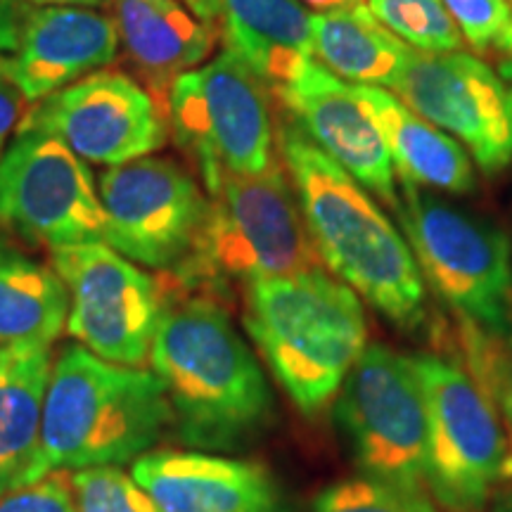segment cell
<instances>
[{"instance_id": "obj_1", "label": "cell", "mask_w": 512, "mask_h": 512, "mask_svg": "<svg viewBox=\"0 0 512 512\" xmlns=\"http://www.w3.org/2000/svg\"><path fill=\"white\" fill-rule=\"evenodd\" d=\"M150 363L183 444L238 451L271 425L275 403L264 370L214 294L164 285Z\"/></svg>"}, {"instance_id": "obj_2", "label": "cell", "mask_w": 512, "mask_h": 512, "mask_svg": "<svg viewBox=\"0 0 512 512\" xmlns=\"http://www.w3.org/2000/svg\"><path fill=\"white\" fill-rule=\"evenodd\" d=\"M278 150L320 261L389 323L418 332L427 320V287L408 240L294 121L278 126Z\"/></svg>"}, {"instance_id": "obj_3", "label": "cell", "mask_w": 512, "mask_h": 512, "mask_svg": "<svg viewBox=\"0 0 512 512\" xmlns=\"http://www.w3.org/2000/svg\"><path fill=\"white\" fill-rule=\"evenodd\" d=\"M245 328L306 418H316L337 399L368 349L361 297L320 266L247 285Z\"/></svg>"}, {"instance_id": "obj_4", "label": "cell", "mask_w": 512, "mask_h": 512, "mask_svg": "<svg viewBox=\"0 0 512 512\" xmlns=\"http://www.w3.org/2000/svg\"><path fill=\"white\" fill-rule=\"evenodd\" d=\"M169 425V399L155 370L119 366L72 344L50 370L38 479L133 463Z\"/></svg>"}, {"instance_id": "obj_5", "label": "cell", "mask_w": 512, "mask_h": 512, "mask_svg": "<svg viewBox=\"0 0 512 512\" xmlns=\"http://www.w3.org/2000/svg\"><path fill=\"white\" fill-rule=\"evenodd\" d=\"M209 197L195 247L169 271L174 287L211 294L320 266L283 162L261 176L226 174Z\"/></svg>"}, {"instance_id": "obj_6", "label": "cell", "mask_w": 512, "mask_h": 512, "mask_svg": "<svg viewBox=\"0 0 512 512\" xmlns=\"http://www.w3.org/2000/svg\"><path fill=\"white\" fill-rule=\"evenodd\" d=\"M166 114L171 136L209 195L226 174L261 176L280 164L266 83L228 48L171 83Z\"/></svg>"}, {"instance_id": "obj_7", "label": "cell", "mask_w": 512, "mask_h": 512, "mask_svg": "<svg viewBox=\"0 0 512 512\" xmlns=\"http://www.w3.org/2000/svg\"><path fill=\"white\" fill-rule=\"evenodd\" d=\"M399 185V221L425 278L460 320L491 335L510 323L512 252L501 228L411 181Z\"/></svg>"}, {"instance_id": "obj_8", "label": "cell", "mask_w": 512, "mask_h": 512, "mask_svg": "<svg viewBox=\"0 0 512 512\" xmlns=\"http://www.w3.org/2000/svg\"><path fill=\"white\" fill-rule=\"evenodd\" d=\"M425 394V486L446 512H484L512 479L510 441L494 399L458 361L413 356Z\"/></svg>"}, {"instance_id": "obj_9", "label": "cell", "mask_w": 512, "mask_h": 512, "mask_svg": "<svg viewBox=\"0 0 512 512\" xmlns=\"http://www.w3.org/2000/svg\"><path fill=\"white\" fill-rule=\"evenodd\" d=\"M335 420L363 475L427 489V411L413 356L368 344L339 389Z\"/></svg>"}, {"instance_id": "obj_10", "label": "cell", "mask_w": 512, "mask_h": 512, "mask_svg": "<svg viewBox=\"0 0 512 512\" xmlns=\"http://www.w3.org/2000/svg\"><path fill=\"white\" fill-rule=\"evenodd\" d=\"M0 226L50 249L107 245V216L91 169L43 131H17L0 159Z\"/></svg>"}, {"instance_id": "obj_11", "label": "cell", "mask_w": 512, "mask_h": 512, "mask_svg": "<svg viewBox=\"0 0 512 512\" xmlns=\"http://www.w3.org/2000/svg\"><path fill=\"white\" fill-rule=\"evenodd\" d=\"M53 266L69 292V335L105 361L143 366L164 309V285L105 242L53 249Z\"/></svg>"}, {"instance_id": "obj_12", "label": "cell", "mask_w": 512, "mask_h": 512, "mask_svg": "<svg viewBox=\"0 0 512 512\" xmlns=\"http://www.w3.org/2000/svg\"><path fill=\"white\" fill-rule=\"evenodd\" d=\"M107 245L133 264L176 271L200 235L209 200L181 164L143 157L110 166L98 181Z\"/></svg>"}, {"instance_id": "obj_13", "label": "cell", "mask_w": 512, "mask_h": 512, "mask_svg": "<svg viewBox=\"0 0 512 512\" xmlns=\"http://www.w3.org/2000/svg\"><path fill=\"white\" fill-rule=\"evenodd\" d=\"M17 131L57 136L83 162L121 166L150 157L169 140V117L131 76L95 72L36 102Z\"/></svg>"}, {"instance_id": "obj_14", "label": "cell", "mask_w": 512, "mask_h": 512, "mask_svg": "<svg viewBox=\"0 0 512 512\" xmlns=\"http://www.w3.org/2000/svg\"><path fill=\"white\" fill-rule=\"evenodd\" d=\"M394 91L458 138L484 174L512 164V86L479 57L411 50Z\"/></svg>"}, {"instance_id": "obj_15", "label": "cell", "mask_w": 512, "mask_h": 512, "mask_svg": "<svg viewBox=\"0 0 512 512\" xmlns=\"http://www.w3.org/2000/svg\"><path fill=\"white\" fill-rule=\"evenodd\" d=\"M294 124L347 174L389 209H399L396 169L387 145L351 83H344L316 60L294 81L273 91Z\"/></svg>"}, {"instance_id": "obj_16", "label": "cell", "mask_w": 512, "mask_h": 512, "mask_svg": "<svg viewBox=\"0 0 512 512\" xmlns=\"http://www.w3.org/2000/svg\"><path fill=\"white\" fill-rule=\"evenodd\" d=\"M131 475L162 512H287L271 472L204 451H150Z\"/></svg>"}, {"instance_id": "obj_17", "label": "cell", "mask_w": 512, "mask_h": 512, "mask_svg": "<svg viewBox=\"0 0 512 512\" xmlns=\"http://www.w3.org/2000/svg\"><path fill=\"white\" fill-rule=\"evenodd\" d=\"M117 53V24L102 12L74 5L29 8L12 69L29 107H34L69 83L112 64Z\"/></svg>"}, {"instance_id": "obj_18", "label": "cell", "mask_w": 512, "mask_h": 512, "mask_svg": "<svg viewBox=\"0 0 512 512\" xmlns=\"http://www.w3.org/2000/svg\"><path fill=\"white\" fill-rule=\"evenodd\" d=\"M110 5L128 62L166 110L171 83L207 60L219 31L192 17L178 0H110Z\"/></svg>"}, {"instance_id": "obj_19", "label": "cell", "mask_w": 512, "mask_h": 512, "mask_svg": "<svg viewBox=\"0 0 512 512\" xmlns=\"http://www.w3.org/2000/svg\"><path fill=\"white\" fill-rule=\"evenodd\" d=\"M351 88L380 131L399 178L448 195L477 190L475 164L456 138L439 131L387 88L361 83H351Z\"/></svg>"}, {"instance_id": "obj_20", "label": "cell", "mask_w": 512, "mask_h": 512, "mask_svg": "<svg viewBox=\"0 0 512 512\" xmlns=\"http://www.w3.org/2000/svg\"><path fill=\"white\" fill-rule=\"evenodd\" d=\"M50 344L0 347V496L38 482Z\"/></svg>"}, {"instance_id": "obj_21", "label": "cell", "mask_w": 512, "mask_h": 512, "mask_svg": "<svg viewBox=\"0 0 512 512\" xmlns=\"http://www.w3.org/2000/svg\"><path fill=\"white\" fill-rule=\"evenodd\" d=\"M311 17L299 0H226L221 27L230 53L278 91L313 62Z\"/></svg>"}, {"instance_id": "obj_22", "label": "cell", "mask_w": 512, "mask_h": 512, "mask_svg": "<svg viewBox=\"0 0 512 512\" xmlns=\"http://www.w3.org/2000/svg\"><path fill=\"white\" fill-rule=\"evenodd\" d=\"M313 57L328 72L361 86L392 88L411 57V46L377 22L368 5L351 3L311 17Z\"/></svg>"}, {"instance_id": "obj_23", "label": "cell", "mask_w": 512, "mask_h": 512, "mask_svg": "<svg viewBox=\"0 0 512 512\" xmlns=\"http://www.w3.org/2000/svg\"><path fill=\"white\" fill-rule=\"evenodd\" d=\"M67 316L60 273L0 235V347L53 344L67 330Z\"/></svg>"}, {"instance_id": "obj_24", "label": "cell", "mask_w": 512, "mask_h": 512, "mask_svg": "<svg viewBox=\"0 0 512 512\" xmlns=\"http://www.w3.org/2000/svg\"><path fill=\"white\" fill-rule=\"evenodd\" d=\"M377 22L420 53H458L463 36L441 0H366Z\"/></svg>"}, {"instance_id": "obj_25", "label": "cell", "mask_w": 512, "mask_h": 512, "mask_svg": "<svg viewBox=\"0 0 512 512\" xmlns=\"http://www.w3.org/2000/svg\"><path fill=\"white\" fill-rule=\"evenodd\" d=\"M311 512H439L427 489L356 475L325 486Z\"/></svg>"}, {"instance_id": "obj_26", "label": "cell", "mask_w": 512, "mask_h": 512, "mask_svg": "<svg viewBox=\"0 0 512 512\" xmlns=\"http://www.w3.org/2000/svg\"><path fill=\"white\" fill-rule=\"evenodd\" d=\"M76 512H162L121 465L88 467L72 475Z\"/></svg>"}, {"instance_id": "obj_27", "label": "cell", "mask_w": 512, "mask_h": 512, "mask_svg": "<svg viewBox=\"0 0 512 512\" xmlns=\"http://www.w3.org/2000/svg\"><path fill=\"white\" fill-rule=\"evenodd\" d=\"M453 22L472 50L486 53L496 43L512 8L508 0H441Z\"/></svg>"}, {"instance_id": "obj_28", "label": "cell", "mask_w": 512, "mask_h": 512, "mask_svg": "<svg viewBox=\"0 0 512 512\" xmlns=\"http://www.w3.org/2000/svg\"><path fill=\"white\" fill-rule=\"evenodd\" d=\"M0 512H76L74 484L67 472H50L38 482L0 496Z\"/></svg>"}, {"instance_id": "obj_29", "label": "cell", "mask_w": 512, "mask_h": 512, "mask_svg": "<svg viewBox=\"0 0 512 512\" xmlns=\"http://www.w3.org/2000/svg\"><path fill=\"white\" fill-rule=\"evenodd\" d=\"M482 389L496 403L498 413L505 425V434L510 441V458H512V335L505 342L498 344L494 361H491L489 373H486Z\"/></svg>"}, {"instance_id": "obj_30", "label": "cell", "mask_w": 512, "mask_h": 512, "mask_svg": "<svg viewBox=\"0 0 512 512\" xmlns=\"http://www.w3.org/2000/svg\"><path fill=\"white\" fill-rule=\"evenodd\" d=\"M24 110H29V102L15 79L12 57L0 53V159L5 155V145L12 131L27 114Z\"/></svg>"}, {"instance_id": "obj_31", "label": "cell", "mask_w": 512, "mask_h": 512, "mask_svg": "<svg viewBox=\"0 0 512 512\" xmlns=\"http://www.w3.org/2000/svg\"><path fill=\"white\" fill-rule=\"evenodd\" d=\"M29 5L0 0V53H17Z\"/></svg>"}, {"instance_id": "obj_32", "label": "cell", "mask_w": 512, "mask_h": 512, "mask_svg": "<svg viewBox=\"0 0 512 512\" xmlns=\"http://www.w3.org/2000/svg\"><path fill=\"white\" fill-rule=\"evenodd\" d=\"M192 17L200 19L202 24H207L209 29L219 31L223 24V8H226V0H178Z\"/></svg>"}, {"instance_id": "obj_33", "label": "cell", "mask_w": 512, "mask_h": 512, "mask_svg": "<svg viewBox=\"0 0 512 512\" xmlns=\"http://www.w3.org/2000/svg\"><path fill=\"white\" fill-rule=\"evenodd\" d=\"M494 48L498 53V74L508 83H512V17L508 19L501 34H498Z\"/></svg>"}, {"instance_id": "obj_34", "label": "cell", "mask_w": 512, "mask_h": 512, "mask_svg": "<svg viewBox=\"0 0 512 512\" xmlns=\"http://www.w3.org/2000/svg\"><path fill=\"white\" fill-rule=\"evenodd\" d=\"M12 3L29 5V8H53V5H74V8H100V5H110V0H12Z\"/></svg>"}, {"instance_id": "obj_35", "label": "cell", "mask_w": 512, "mask_h": 512, "mask_svg": "<svg viewBox=\"0 0 512 512\" xmlns=\"http://www.w3.org/2000/svg\"><path fill=\"white\" fill-rule=\"evenodd\" d=\"M302 3L311 5L318 12L323 10H332V8H342V5H351V3H363V0H302Z\"/></svg>"}, {"instance_id": "obj_36", "label": "cell", "mask_w": 512, "mask_h": 512, "mask_svg": "<svg viewBox=\"0 0 512 512\" xmlns=\"http://www.w3.org/2000/svg\"><path fill=\"white\" fill-rule=\"evenodd\" d=\"M491 512H512V489L505 491L503 496H498V501L494 503Z\"/></svg>"}, {"instance_id": "obj_37", "label": "cell", "mask_w": 512, "mask_h": 512, "mask_svg": "<svg viewBox=\"0 0 512 512\" xmlns=\"http://www.w3.org/2000/svg\"><path fill=\"white\" fill-rule=\"evenodd\" d=\"M508 3H512V0H508Z\"/></svg>"}]
</instances>
